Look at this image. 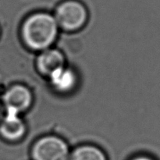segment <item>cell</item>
Instances as JSON below:
<instances>
[{
  "mask_svg": "<svg viewBox=\"0 0 160 160\" xmlns=\"http://www.w3.org/2000/svg\"><path fill=\"white\" fill-rule=\"evenodd\" d=\"M56 19L46 12H38L27 18L22 26V38L27 46L43 51L52 45L58 34Z\"/></svg>",
  "mask_w": 160,
  "mask_h": 160,
  "instance_id": "1",
  "label": "cell"
},
{
  "mask_svg": "<svg viewBox=\"0 0 160 160\" xmlns=\"http://www.w3.org/2000/svg\"><path fill=\"white\" fill-rule=\"evenodd\" d=\"M55 19L58 26L66 31H76L84 26L88 18L86 8L80 2L70 0L56 8Z\"/></svg>",
  "mask_w": 160,
  "mask_h": 160,
  "instance_id": "2",
  "label": "cell"
},
{
  "mask_svg": "<svg viewBox=\"0 0 160 160\" xmlns=\"http://www.w3.org/2000/svg\"><path fill=\"white\" fill-rule=\"evenodd\" d=\"M70 153L67 143L55 136L39 139L32 148L34 160H68Z\"/></svg>",
  "mask_w": 160,
  "mask_h": 160,
  "instance_id": "3",
  "label": "cell"
},
{
  "mask_svg": "<svg viewBox=\"0 0 160 160\" xmlns=\"http://www.w3.org/2000/svg\"><path fill=\"white\" fill-rule=\"evenodd\" d=\"M3 102L6 111L20 114L31 106L32 95L27 87L16 84L6 91L3 96Z\"/></svg>",
  "mask_w": 160,
  "mask_h": 160,
  "instance_id": "4",
  "label": "cell"
},
{
  "mask_svg": "<svg viewBox=\"0 0 160 160\" xmlns=\"http://www.w3.org/2000/svg\"><path fill=\"white\" fill-rule=\"evenodd\" d=\"M26 132V125L20 114L12 111L6 113L0 121V134L6 140L16 142L20 140Z\"/></svg>",
  "mask_w": 160,
  "mask_h": 160,
  "instance_id": "5",
  "label": "cell"
},
{
  "mask_svg": "<svg viewBox=\"0 0 160 160\" xmlns=\"http://www.w3.org/2000/svg\"><path fill=\"white\" fill-rule=\"evenodd\" d=\"M65 59L61 52L54 48H47L42 51L37 59L39 72L49 77L53 72L64 67Z\"/></svg>",
  "mask_w": 160,
  "mask_h": 160,
  "instance_id": "6",
  "label": "cell"
},
{
  "mask_svg": "<svg viewBox=\"0 0 160 160\" xmlns=\"http://www.w3.org/2000/svg\"><path fill=\"white\" fill-rule=\"evenodd\" d=\"M51 85L59 92H69L74 88L77 83L76 73L65 66L53 72L49 77Z\"/></svg>",
  "mask_w": 160,
  "mask_h": 160,
  "instance_id": "7",
  "label": "cell"
},
{
  "mask_svg": "<svg viewBox=\"0 0 160 160\" xmlns=\"http://www.w3.org/2000/svg\"><path fill=\"white\" fill-rule=\"evenodd\" d=\"M68 160H107L102 150L92 145H84L76 148Z\"/></svg>",
  "mask_w": 160,
  "mask_h": 160,
  "instance_id": "8",
  "label": "cell"
},
{
  "mask_svg": "<svg viewBox=\"0 0 160 160\" xmlns=\"http://www.w3.org/2000/svg\"><path fill=\"white\" fill-rule=\"evenodd\" d=\"M131 160H155V159H153L152 158L147 156H137V157L134 158V159Z\"/></svg>",
  "mask_w": 160,
  "mask_h": 160,
  "instance_id": "9",
  "label": "cell"
},
{
  "mask_svg": "<svg viewBox=\"0 0 160 160\" xmlns=\"http://www.w3.org/2000/svg\"><path fill=\"white\" fill-rule=\"evenodd\" d=\"M1 119H2V109H1V106H0V121H1Z\"/></svg>",
  "mask_w": 160,
  "mask_h": 160,
  "instance_id": "10",
  "label": "cell"
}]
</instances>
